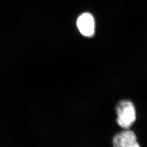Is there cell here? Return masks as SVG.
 Wrapping results in <instances>:
<instances>
[{
	"instance_id": "7a4b0ae2",
	"label": "cell",
	"mask_w": 147,
	"mask_h": 147,
	"mask_svg": "<svg viewBox=\"0 0 147 147\" xmlns=\"http://www.w3.org/2000/svg\"><path fill=\"white\" fill-rule=\"evenodd\" d=\"M112 142L113 147H140L135 134L128 129L116 134Z\"/></svg>"
},
{
	"instance_id": "3957f363",
	"label": "cell",
	"mask_w": 147,
	"mask_h": 147,
	"mask_svg": "<svg viewBox=\"0 0 147 147\" xmlns=\"http://www.w3.org/2000/svg\"><path fill=\"white\" fill-rule=\"evenodd\" d=\"M77 25L80 32L85 36L90 37L94 34V20L93 16L89 13H84L80 16Z\"/></svg>"
},
{
	"instance_id": "6da1fadb",
	"label": "cell",
	"mask_w": 147,
	"mask_h": 147,
	"mask_svg": "<svg viewBox=\"0 0 147 147\" xmlns=\"http://www.w3.org/2000/svg\"><path fill=\"white\" fill-rule=\"evenodd\" d=\"M116 121L123 129H129L136 120V111L131 101H120L116 106Z\"/></svg>"
}]
</instances>
